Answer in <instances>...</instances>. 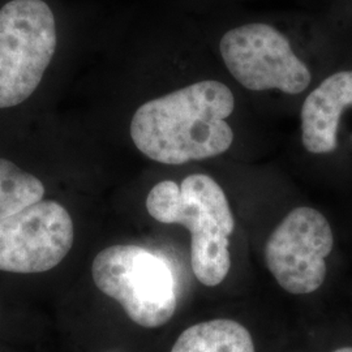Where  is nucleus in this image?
I'll use <instances>...</instances> for the list:
<instances>
[{"instance_id":"12","label":"nucleus","mask_w":352,"mask_h":352,"mask_svg":"<svg viewBox=\"0 0 352 352\" xmlns=\"http://www.w3.org/2000/svg\"><path fill=\"white\" fill-rule=\"evenodd\" d=\"M331 352H352V346H340Z\"/></svg>"},{"instance_id":"11","label":"nucleus","mask_w":352,"mask_h":352,"mask_svg":"<svg viewBox=\"0 0 352 352\" xmlns=\"http://www.w3.org/2000/svg\"><path fill=\"white\" fill-rule=\"evenodd\" d=\"M344 25L352 28V0H330L327 11Z\"/></svg>"},{"instance_id":"2","label":"nucleus","mask_w":352,"mask_h":352,"mask_svg":"<svg viewBox=\"0 0 352 352\" xmlns=\"http://www.w3.org/2000/svg\"><path fill=\"white\" fill-rule=\"evenodd\" d=\"M238 93L210 50L201 20L192 19L170 88L136 109L131 140L146 158L167 166L221 157L236 139L231 119Z\"/></svg>"},{"instance_id":"10","label":"nucleus","mask_w":352,"mask_h":352,"mask_svg":"<svg viewBox=\"0 0 352 352\" xmlns=\"http://www.w3.org/2000/svg\"><path fill=\"white\" fill-rule=\"evenodd\" d=\"M45 186L37 176L0 158V221L42 201Z\"/></svg>"},{"instance_id":"1","label":"nucleus","mask_w":352,"mask_h":352,"mask_svg":"<svg viewBox=\"0 0 352 352\" xmlns=\"http://www.w3.org/2000/svg\"><path fill=\"white\" fill-rule=\"evenodd\" d=\"M201 23L240 93L300 102L352 41V28L327 12L227 13Z\"/></svg>"},{"instance_id":"4","label":"nucleus","mask_w":352,"mask_h":352,"mask_svg":"<svg viewBox=\"0 0 352 352\" xmlns=\"http://www.w3.org/2000/svg\"><path fill=\"white\" fill-rule=\"evenodd\" d=\"M56 46V20L45 0H10L0 8V109L37 90Z\"/></svg>"},{"instance_id":"9","label":"nucleus","mask_w":352,"mask_h":352,"mask_svg":"<svg viewBox=\"0 0 352 352\" xmlns=\"http://www.w3.org/2000/svg\"><path fill=\"white\" fill-rule=\"evenodd\" d=\"M171 352H254V343L247 327L219 318L186 329Z\"/></svg>"},{"instance_id":"5","label":"nucleus","mask_w":352,"mask_h":352,"mask_svg":"<svg viewBox=\"0 0 352 352\" xmlns=\"http://www.w3.org/2000/svg\"><path fill=\"white\" fill-rule=\"evenodd\" d=\"M91 276L98 289L140 327H162L175 314L173 274L164 260L142 247L119 244L103 250L93 261Z\"/></svg>"},{"instance_id":"8","label":"nucleus","mask_w":352,"mask_h":352,"mask_svg":"<svg viewBox=\"0 0 352 352\" xmlns=\"http://www.w3.org/2000/svg\"><path fill=\"white\" fill-rule=\"evenodd\" d=\"M74 244V222L59 202L39 201L0 221V270L43 273L60 264Z\"/></svg>"},{"instance_id":"3","label":"nucleus","mask_w":352,"mask_h":352,"mask_svg":"<svg viewBox=\"0 0 352 352\" xmlns=\"http://www.w3.org/2000/svg\"><path fill=\"white\" fill-rule=\"evenodd\" d=\"M146 210L155 221L182 225L190 231V265L206 287L221 285L230 272V236L235 219L222 187L212 176L192 174L180 186L164 180L146 197Z\"/></svg>"},{"instance_id":"6","label":"nucleus","mask_w":352,"mask_h":352,"mask_svg":"<svg viewBox=\"0 0 352 352\" xmlns=\"http://www.w3.org/2000/svg\"><path fill=\"white\" fill-rule=\"evenodd\" d=\"M334 251L336 232L325 214L300 206L291 210L270 234L265 261L282 289L308 295L325 285Z\"/></svg>"},{"instance_id":"7","label":"nucleus","mask_w":352,"mask_h":352,"mask_svg":"<svg viewBox=\"0 0 352 352\" xmlns=\"http://www.w3.org/2000/svg\"><path fill=\"white\" fill-rule=\"evenodd\" d=\"M308 155L352 164V41L299 104Z\"/></svg>"}]
</instances>
